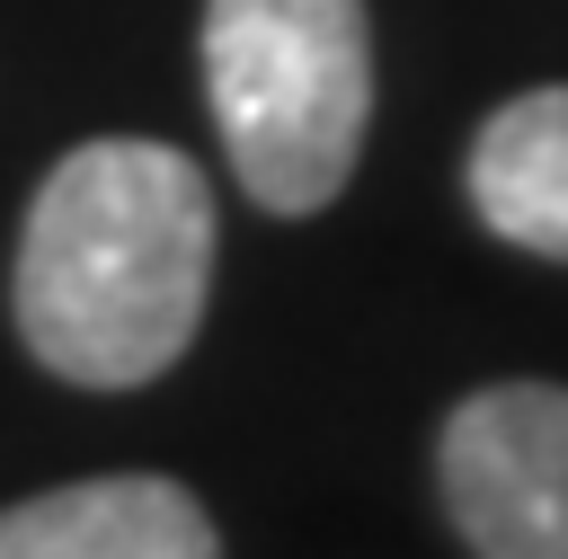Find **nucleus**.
I'll return each instance as SVG.
<instances>
[{"label": "nucleus", "mask_w": 568, "mask_h": 559, "mask_svg": "<svg viewBox=\"0 0 568 559\" xmlns=\"http://www.w3.org/2000/svg\"><path fill=\"white\" fill-rule=\"evenodd\" d=\"M213 284V186L169 142H80L18 231V337L80 390L169 373Z\"/></svg>", "instance_id": "1"}, {"label": "nucleus", "mask_w": 568, "mask_h": 559, "mask_svg": "<svg viewBox=\"0 0 568 559\" xmlns=\"http://www.w3.org/2000/svg\"><path fill=\"white\" fill-rule=\"evenodd\" d=\"M204 98L266 213H320L373 115L364 0H204Z\"/></svg>", "instance_id": "2"}, {"label": "nucleus", "mask_w": 568, "mask_h": 559, "mask_svg": "<svg viewBox=\"0 0 568 559\" xmlns=\"http://www.w3.org/2000/svg\"><path fill=\"white\" fill-rule=\"evenodd\" d=\"M0 559H222V541L178 479L115 470V479H71L9 506Z\"/></svg>", "instance_id": "4"}, {"label": "nucleus", "mask_w": 568, "mask_h": 559, "mask_svg": "<svg viewBox=\"0 0 568 559\" xmlns=\"http://www.w3.org/2000/svg\"><path fill=\"white\" fill-rule=\"evenodd\" d=\"M444 506L479 559H568V390L497 382L444 417Z\"/></svg>", "instance_id": "3"}, {"label": "nucleus", "mask_w": 568, "mask_h": 559, "mask_svg": "<svg viewBox=\"0 0 568 559\" xmlns=\"http://www.w3.org/2000/svg\"><path fill=\"white\" fill-rule=\"evenodd\" d=\"M470 204L497 240L532 257H568V89H524L479 124Z\"/></svg>", "instance_id": "5"}]
</instances>
